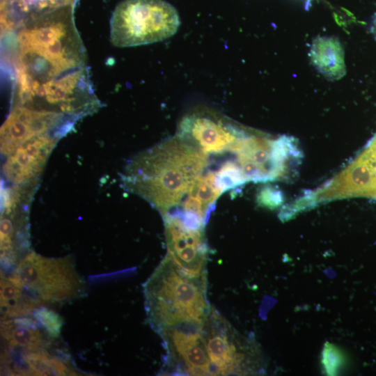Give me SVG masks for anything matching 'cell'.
<instances>
[{"label": "cell", "instance_id": "obj_17", "mask_svg": "<svg viewBox=\"0 0 376 376\" xmlns=\"http://www.w3.org/2000/svg\"><path fill=\"white\" fill-rule=\"evenodd\" d=\"M33 316L36 321L47 330L49 336L57 338L59 336L62 320L57 313L41 308L35 311Z\"/></svg>", "mask_w": 376, "mask_h": 376}, {"label": "cell", "instance_id": "obj_12", "mask_svg": "<svg viewBox=\"0 0 376 376\" xmlns=\"http://www.w3.org/2000/svg\"><path fill=\"white\" fill-rule=\"evenodd\" d=\"M77 0H1V21L3 30L17 29L26 22L46 13L75 5Z\"/></svg>", "mask_w": 376, "mask_h": 376}, {"label": "cell", "instance_id": "obj_6", "mask_svg": "<svg viewBox=\"0 0 376 376\" xmlns=\"http://www.w3.org/2000/svg\"><path fill=\"white\" fill-rule=\"evenodd\" d=\"M8 279L40 305L69 301L84 292V283L70 257L47 258L28 253Z\"/></svg>", "mask_w": 376, "mask_h": 376}, {"label": "cell", "instance_id": "obj_4", "mask_svg": "<svg viewBox=\"0 0 376 376\" xmlns=\"http://www.w3.org/2000/svg\"><path fill=\"white\" fill-rule=\"evenodd\" d=\"M180 25L176 9L164 0H123L110 20V40L119 47H134L165 40Z\"/></svg>", "mask_w": 376, "mask_h": 376}, {"label": "cell", "instance_id": "obj_8", "mask_svg": "<svg viewBox=\"0 0 376 376\" xmlns=\"http://www.w3.org/2000/svg\"><path fill=\"white\" fill-rule=\"evenodd\" d=\"M75 121L56 112L13 106L1 127V152L8 156L23 142L40 134H56L63 136Z\"/></svg>", "mask_w": 376, "mask_h": 376}, {"label": "cell", "instance_id": "obj_11", "mask_svg": "<svg viewBox=\"0 0 376 376\" xmlns=\"http://www.w3.org/2000/svg\"><path fill=\"white\" fill-rule=\"evenodd\" d=\"M62 136L44 134L32 137L10 153L3 166V174L13 185L38 182L47 159Z\"/></svg>", "mask_w": 376, "mask_h": 376}, {"label": "cell", "instance_id": "obj_10", "mask_svg": "<svg viewBox=\"0 0 376 376\" xmlns=\"http://www.w3.org/2000/svg\"><path fill=\"white\" fill-rule=\"evenodd\" d=\"M247 134L225 118L197 112L182 118L177 134L208 155L230 152L235 143Z\"/></svg>", "mask_w": 376, "mask_h": 376}, {"label": "cell", "instance_id": "obj_16", "mask_svg": "<svg viewBox=\"0 0 376 376\" xmlns=\"http://www.w3.org/2000/svg\"><path fill=\"white\" fill-rule=\"evenodd\" d=\"M214 176L216 185L222 193L236 188L246 182L235 160L224 162L214 171Z\"/></svg>", "mask_w": 376, "mask_h": 376}, {"label": "cell", "instance_id": "obj_2", "mask_svg": "<svg viewBox=\"0 0 376 376\" xmlns=\"http://www.w3.org/2000/svg\"><path fill=\"white\" fill-rule=\"evenodd\" d=\"M208 164L207 155L177 134L132 157L121 180L164 217L180 207Z\"/></svg>", "mask_w": 376, "mask_h": 376}, {"label": "cell", "instance_id": "obj_13", "mask_svg": "<svg viewBox=\"0 0 376 376\" xmlns=\"http://www.w3.org/2000/svg\"><path fill=\"white\" fill-rule=\"evenodd\" d=\"M36 322L28 318H16L3 321L1 334L10 347L36 350L46 348L48 341L36 327Z\"/></svg>", "mask_w": 376, "mask_h": 376}, {"label": "cell", "instance_id": "obj_15", "mask_svg": "<svg viewBox=\"0 0 376 376\" xmlns=\"http://www.w3.org/2000/svg\"><path fill=\"white\" fill-rule=\"evenodd\" d=\"M41 306L8 279H1V308L4 319L24 317Z\"/></svg>", "mask_w": 376, "mask_h": 376}, {"label": "cell", "instance_id": "obj_18", "mask_svg": "<svg viewBox=\"0 0 376 376\" xmlns=\"http://www.w3.org/2000/svg\"><path fill=\"white\" fill-rule=\"evenodd\" d=\"M326 345L323 352V360L322 362L327 370V372L329 375H333L336 373L337 367L341 364L342 359L338 356L340 355V352L334 350L333 346Z\"/></svg>", "mask_w": 376, "mask_h": 376}, {"label": "cell", "instance_id": "obj_5", "mask_svg": "<svg viewBox=\"0 0 376 376\" xmlns=\"http://www.w3.org/2000/svg\"><path fill=\"white\" fill-rule=\"evenodd\" d=\"M209 375H244L263 369L254 340L240 334L213 306L201 325Z\"/></svg>", "mask_w": 376, "mask_h": 376}, {"label": "cell", "instance_id": "obj_19", "mask_svg": "<svg viewBox=\"0 0 376 376\" xmlns=\"http://www.w3.org/2000/svg\"><path fill=\"white\" fill-rule=\"evenodd\" d=\"M277 198V193L272 187H264L258 196L259 203L269 207H273L278 203Z\"/></svg>", "mask_w": 376, "mask_h": 376}, {"label": "cell", "instance_id": "obj_7", "mask_svg": "<svg viewBox=\"0 0 376 376\" xmlns=\"http://www.w3.org/2000/svg\"><path fill=\"white\" fill-rule=\"evenodd\" d=\"M36 186L13 185L3 191L1 216V261L17 265L29 244L28 207Z\"/></svg>", "mask_w": 376, "mask_h": 376}, {"label": "cell", "instance_id": "obj_14", "mask_svg": "<svg viewBox=\"0 0 376 376\" xmlns=\"http://www.w3.org/2000/svg\"><path fill=\"white\" fill-rule=\"evenodd\" d=\"M221 194L215 183L214 171H211L203 173L194 182L183 201L191 210L208 220Z\"/></svg>", "mask_w": 376, "mask_h": 376}, {"label": "cell", "instance_id": "obj_9", "mask_svg": "<svg viewBox=\"0 0 376 376\" xmlns=\"http://www.w3.org/2000/svg\"><path fill=\"white\" fill-rule=\"evenodd\" d=\"M168 254L189 274L207 278L208 246L205 227L184 222L173 214L163 217Z\"/></svg>", "mask_w": 376, "mask_h": 376}, {"label": "cell", "instance_id": "obj_3", "mask_svg": "<svg viewBox=\"0 0 376 376\" xmlns=\"http://www.w3.org/2000/svg\"><path fill=\"white\" fill-rule=\"evenodd\" d=\"M149 324L160 334L175 327L201 324L211 306L207 278L191 276L167 253L143 285Z\"/></svg>", "mask_w": 376, "mask_h": 376}, {"label": "cell", "instance_id": "obj_1", "mask_svg": "<svg viewBox=\"0 0 376 376\" xmlns=\"http://www.w3.org/2000/svg\"><path fill=\"white\" fill-rule=\"evenodd\" d=\"M74 7L46 13L17 29L13 106L56 112L76 120L99 109Z\"/></svg>", "mask_w": 376, "mask_h": 376}]
</instances>
